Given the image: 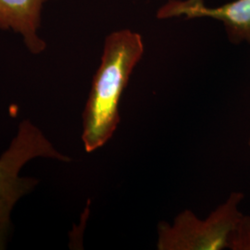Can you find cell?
<instances>
[{"label":"cell","instance_id":"obj_2","mask_svg":"<svg viewBox=\"0 0 250 250\" xmlns=\"http://www.w3.org/2000/svg\"><path fill=\"white\" fill-rule=\"evenodd\" d=\"M36 158L72 161L70 157L58 151L31 121L24 120L19 125L18 133L9 148L0 156V250H6L8 245L10 216L14 206L38 184L37 179L20 176L22 167Z\"/></svg>","mask_w":250,"mask_h":250},{"label":"cell","instance_id":"obj_1","mask_svg":"<svg viewBox=\"0 0 250 250\" xmlns=\"http://www.w3.org/2000/svg\"><path fill=\"white\" fill-rule=\"evenodd\" d=\"M144 50L142 36L129 29L114 31L106 37L82 116V140L87 153L102 147L115 133L121 122L120 101Z\"/></svg>","mask_w":250,"mask_h":250},{"label":"cell","instance_id":"obj_7","mask_svg":"<svg viewBox=\"0 0 250 250\" xmlns=\"http://www.w3.org/2000/svg\"><path fill=\"white\" fill-rule=\"evenodd\" d=\"M249 145H250V141H249Z\"/></svg>","mask_w":250,"mask_h":250},{"label":"cell","instance_id":"obj_6","mask_svg":"<svg viewBox=\"0 0 250 250\" xmlns=\"http://www.w3.org/2000/svg\"><path fill=\"white\" fill-rule=\"evenodd\" d=\"M228 249L250 250V217L242 215L229 239Z\"/></svg>","mask_w":250,"mask_h":250},{"label":"cell","instance_id":"obj_5","mask_svg":"<svg viewBox=\"0 0 250 250\" xmlns=\"http://www.w3.org/2000/svg\"><path fill=\"white\" fill-rule=\"evenodd\" d=\"M47 0H0V30L21 36L32 54L42 53L46 44L39 35L42 9Z\"/></svg>","mask_w":250,"mask_h":250},{"label":"cell","instance_id":"obj_3","mask_svg":"<svg viewBox=\"0 0 250 250\" xmlns=\"http://www.w3.org/2000/svg\"><path fill=\"white\" fill-rule=\"evenodd\" d=\"M242 193H232L205 220H200L189 209L182 211L170 225H158L159 250H223L228 249L229 239L242 213L238 206Z\"/></svg>","mask_w":250,"mask_h":250},{"label":"cell","instance_id":"obj_4","mask_svg":"<svg viewBox=\"0 0 250 250\" xmlns=\"http://www.w3.org/2000/svg\"><path fill=\"white\" fill-rule=\"evenodd\" d=\"M210 18L224 24L229 40L250 43V0H233L220 7H207L203 0H169L157 12V18Z\"/></svg>","mask_w":250,"mask_h":250}]
</instances>
